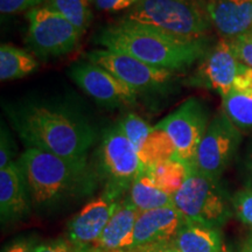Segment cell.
<instances>
[{"label": "cell", "mask_w": 252, "mask_h": 252, "mask_svg": "<svg viewBox=\"0 0 252 252\" xmlns=\"http://www.w3.org/2000/svg\"><path fill=\"white\" fill-rule=\"evenodd\" d=\"M82 250L83 249L74 247L70 242L63 239L39 244L35 248V252H82Z\"/></svg>", "instance_id": "obj_31"}, {"label": "cell", "mask_w": 252, "mask_h": 252, "mask_svg": "<svg viewBox=\"0 0 252 252\" xmlns=\"http://www.w3.org/2000/svg\"><path fill=\"white\" fill-rule=\"evenodd\" d=\"M30 191L32 208L54 214L94 193L100 178L87 159H65L40 150L26 149L18 158Z\"/></svg>", "instance_id": "obj_2"}, {"label": "cell", "mask_w": 252, "mask_h": 252, "mask_svg": "<svg viewBox=\"0 0 252 252\" xmlns=\"http://www.w3.org/2000/svg\"><path fill=\"white\" fill-rule=\"evenodd\" d=\"M209 122L207 106L196 97H190L157 124L168 133L174 143L176 159L194 168L198 145Z\"/></svg>", "instance_id": "obj_10"}, {"label": "cell", "mask_w": 252, "mask_h": 252, "mask_svg": "<svg viewBox=\"0 0 252 252\" xmlns=\"http://www.w3.org/2000/svg\"><path fill=\"white\" fill-rule=\"evenodd\" d=\"M222 99L226 117L241 131L252 132V89L231 90Z\"/></svg>", "instance_id": "obj_23"}, {"label": "cell", "mask_w": 252, "mask_h": 252, "mask_svg": "<svg viewBox=\"0 0 252 252\" xmlns=\"http://www.w3.org/2000/svg\"><path fill=\"white\" fill-rule=\"evenodd\" d=\"M228 41L239 62L252 68V32Z\"/></svg>", "instance_id": "obj_28"}, {"label": "cell", "mask_w": 252, "mask_h": 252, "mask_svg": "<svg viewBox=\"0 0 252 252\" xmlns=\"http://www.w3.org/2000/svg\"><path fill=\"white\" fill-rule=\"evenodd\" d=\"M185 220V217L173 204L139 213L134 225L133 250L171 243Z\"/></svg>", "instance_id": "obj_14"}, {"label": "cell", "mask_w": 252, "mask_h": 252, "mask_svg": "<svg viewBox=\"0 0 252 252\" xmlns=\"http://www.w3.org/2000/svg\"><path fill=\"white\" fill-rule=\"evenodd\" d=\"M241 132L224 112H217L198 145L194 168L203 175L220 180L236 156L242 141Z\"/></svg>", "instance_id": "obj_9"}, {"label": "cell", "mask_w": 252, "mask_h": 252, "mask_svg": "<svg viewBox=\"0 0 252 252\" xmlns=\"http://www.w3.org/2000/svg\"><path fill=\"white\" fill-rule=\"evenodd\" d=\"M69 77L99 105L110 110L128 108L137 104L138 96L105 68L90 61L76 62L69 68Z\"/></svg>", "instance_id": "obj_11"}, {"label": "cell", "mask_w": 252, "mask_h": 252, "mask_svg": "<svg viewBox=\"0 0 252 252\" xmlns=\"http://www.w3.org/2000/svg\"><path fill=\"white\" fill-rule=\"evenodd\" d=\"M32 202L18 161L0 169V219L2 224L17 222L30 215Z\"/></svg>", "instance_id": "obj_16"}, {"label": "cell", "mask_w": 252, "mask_h": 252, "mask_svg": "<svg viewBox=\"0 0 252 252\" xmlns=\"http://www.w3.org/2000/svg\"><path fill=\"white\" fill-rule=\"evenodd\" d=\"M82 252H97V251L94 250L93 248H87V249H83V250H82Z\"/></svg>", "instance_id": "obj_37"}, {"label": "cell", "mask_w": 252, "mask_h": 252, "mask_svg": "<svg viewBox=\"0 0 252 252\" xmlns=\"http://www.w3.org/2000/svg\"><path fill=\"white\" fill-rule=\"evenodd\" d=\"M119 128L123 131L128 140L139 151L151 133L153 126H151L141 116L135 112H126L117 122Z\"/></svg>", "instance_id": "obj_25"}, {"label": "cell", "mask_w": 252, "mask_h": 252, "mask_svg": "<svg viewBox=\"0 0 252 252\" xmlns=\"http://www.w3.org/2000/svg\"><path fill=\"white\" fill-rule=\"evenodd\" d=\"M94 41L102 48L125 53L153 67L175 72L200 62L212 48L208 36H176L123 19L100 30Z\"/></svg>", "instance_id": "obj_3"}, {"label": "cell", "mask_w": 252, "mask_h": 252, "mask_svg": "<svg viewBox=\"0 0 252 252\" xmlns=\"http://www.w3.org/2000/svg\"><path fill=\"white\" fill-rule=\"evenodd\" d=\"M234 213L244 224L252 228V189L245 187L231 197Z\"/></svg>", "instance_id": "obj_26"}, {"label": "cell", "mask_w": 252, "mask_h": 252, "mask_svg": "<svg viewBox=\"0 0 252 252\" xmlns=\"http://www.w3.org/2000/svg\"><path fill=\"white\" fill-rule=\"evenodd\" d=\"M132 252H180L178 249L175 248V245L171 243H162V244H156V245H150V247H144L135 249Z\"/></svg>", "instance_id": "obj_33"}, {"label": "cell", "mask_w": 252, "mask_h": 252, "mask_svg": "<svg viewBox=\"0 0 252 252\" xmlns=\"http://www.w3.org/2000/svg\"><path fill=\"white\" fill-rule=\"evenodd\" d=\"M141 165L145 169L167 160L176 159V149L168 133L156 124L145 140L143 147L138 151Z\"/></svg>", "instance_id": "obj_21"}, {"label": "cell", "mask_w": 252, "mask_h": 252, "mask_svg": "<svg viewBox=\"0 0 252 252\" xmlns=\"http://www.w3.org/2000/svg\"><path fill=\"white\" fill-rule=\"evenodd\" d=\"M36 245L32 239L18 238L2 249V252H35Z\"/></svg>", "instance_id": "obj_32"}, {"label": "cell", "mask_w": 252, "mask_h": 252, "mask_svg": "<svg viewBox=\"0 0 252 252\" xmlns=\"http://www.w3.org/2000/svg\"><path fill=\"white\" fill-rule=\"evenodd\" d=\"M123 196L117 191L104 188L99 196L90 200L69 220L68 242L78 249L93 248L113 214L121 207Z\"/></svg>", "instance_id": "obj_12"}, {"label": "cell", "mask_w": 252, "mask_h": 252, "mask_svg": "<svg viewBox=\"0 0 252 252\" xmlns=\"http://www.w3.org/2000/svg\"><path fill=\"white\" fill-rule=\"evenodd\" d=\"M26 43L40 60L70 54L77 48L82 34L55 9L42 5L26 13Z\"/></svg>", "instance_id": "obj_8"}, {"label": "cell", "mask_w": 252, "mask_h": 252, "mask_svg": "<svg viewBox=\"0 0 252 252\" xmlns=\"http://www.w3.org/2000/svg\"><path fill=\"white\" fill-rule=\"evenodd\" d=\"M15 143L8 127L1 123L0 130V169L7 167L9 163L17 161L15 158Z\"/></svg>", "instance_id": "obj_27"}, {"label": "cell", "mask_w": 252, "mask_h": 252, "mask_svg": "<svg viewBox=\"0 0 252 252\" xmlns=\"http://www.w3.org/2000/svg\"><path fill=\"white\" fill-rule=\"evenodd\" d=\"M37 68L39 61L34 54L8 43L0 46V80L2 82L24 78L34 74Z\"/></svg>", "instance_id": "obj_19"}, {"label": "cell", "mask_w": 252, "mask_h": 252, "mask_svg": "<svg viewBox=\"0 0 252 252\" xmlns=\"http://www.w3.org/2000/svg\"><path fill=\"white\" fill-rule=\"evenodd\" d=\"M121 19L182 37L207 36L212 27L203 6L194 0H139Z\"/></svg>", "instance_id": "obj_4"}, {"label": "cell", "mask_w": 252, "mask_h": 252, "mask_svg": "<svg viewBox=\"0 0 252 252\" xmlns=\"http://www.w3.org/2000/svg\"><path fill=\"white\" fill-rule=\"evenodd\" d=\"M138 214V210L124 198L121 207L104 228L98 241L94 243V250L97 252H132Z\"/></svg>", "instance_id": "obj_17"}, {"label": "cell", "mask_w": 252, "mask_h": 252, "mask_svg": "<svg viewBox=\"0 0 252 252\" xmlns=\"http://www.w3.org/2000/svg\"><path fill=\"white\" fill-rule=\"evenodd\" d=\"M47 0H0L1 15H15L39 7L46 4Z\"/></svg>", "instance_id": "obj_29"}, {"label": "cell", "mask_w": 252, "mask_h": 252, "mask_svg": "<svg viewBox=\"0 0 252 252\" xmlns=\"http://www.w3.org/2000/svg\"><path fill=\"white\" fill-rule=\"evenodd\" d=\"M104 188L124 195L145 168L138 151L123 133L117 123L109 126L99 137L97 163L94 166Z\"/></svg>", "instance_id": "obj_7"}, {"label": "cell", "mask_w": 252, "mask_h": 252, "mask_svg": "<svg viewBox=\"0 0 252 252\" xmlns=\"http://www.w3.org/2000/svg\"><path fill=\"white\" fill-rule=\"evenodd\" d=\"M86 59L109 70L139 97L166 96L173 90L178 78L175 71L153 67L133 56L115 50H90L86 54Z\"/></svg>", "instance_id": "obj_6"}, {"label": "cell", "mask_w": 252, "mask_h": 252, "mask_svg": "<svg viewBox=\"0 0 252 252\" xmlns=\"http://www.w3.org/2000/svg\"><path fill=\"white\" fill-rule=\"evenodd\" d=\"M186 220L220 229L234 213L231 197L220 180L191 168L180 190L172 197Z\"/></svg>", "instance_id": "obj_5"}, {"label": "cell", "mask_w": 252, "mask_h": 252, "mask_svg": "<svg viewBox=\"0 0 252 252\" xmlns=\"http://www.w3.org/2000/svg\"><path fill=\"white\" fill-rule=\"evenodd\" d=\"M220 252H232L231 249H230L228 245H226L225 243H223V247H222V250H220Z\"/></svg>", "instance_id": "obj_36"}, {"label": "cell", "mask_w": 252, "mask_h": 252, "mask_svg": "<svg viewBox=\"0 0 252 252\" xmlns=\"http://www.w3.org/2000/svg\"><path fill=\"white\" fill-rule=\"evenodd\" d=\"M242 252H252V232L245 238L243 247H242Z\"/></svg>", "instance_id": "obj_35"}, {"label": "cell", "mask_w": 252, "mask_h": 252, "mask_svg": "<svg viewBox=\"0 0 252 252\" xmlns=\"http://www.w3.org/2000/svg\"><path fill=\"white\" fill-rule=\"evenodd\" d=\"M139 0H93L94 7L103 12L128 11Z\"/></svg>", "instance_id": "obj_30"}, {"label": "cell", "mask_w": 252, "mask_h": 252, "mask_svg": "<svg viewBox=\"0 0 252 252\" xmlns=\"http://www.w3.org/2000/svg\"><path fill=\"white\" fill-rule=\"evenodd\" d=\"M4 111L26 149L65 159H87L98 139L89 116L65 100L23 99L5 104Z\"/></svg>", "instance_id": "obj_1"}, {"label": "cell", "mask_w": 252, "mask_h": 252, "mask_svg": "<svg viewBox=\"0 0 252 252\" xmlns=\"http://www.w3.org/2000/svg\"><path fill=\"white\" fill-rule=\"evenodd\" d=\"M220 229L185 220L173 244L180 252H220L223 247Z\"/></svg>", "instance_id": "obj_18"}, {"label": "cell", "mask_w": 252, "mask_h": 252, "mask_svg": "<svg viewBox=\"0 0 252 252\" xmlns=\"http://www.w3.org/2000/svg\"><path fill=\"white\" fill-rule=\"evenodd\" d=\"M45 5L67 19L82 35L93 21V0H47Z\"/></svg>", "instance_id": "obj_24"}, {"label": "cell", "mask_w": 252, "mask_h": 252, "mask_svg": "<svg viewBox=\"0 0 252 252\" xmlns=\"http://www.w3.org/2000/svg\"><path fill=\"white\" fill-rule=\"evenodd\" d=\"M244 171H245V178H247V187L252 189V146L250 150L247 152L244 160Z\"/></svg>", "instance_id": "obj_34"}, {"label": "cell", "mask_w": 252, "mask_h": 252, "mask_svg": "<svg viewBox=\"0 0 252 252\" xmlns=\"http://www.w3.org/2000/svg\"><path fill=\"white\" fill-rule=\"evenodd\" d=\"M127 193L125 200L132 204L138 213L149 212L172 204V196L160 190L146 171H143L138 175Z\"/></svg>", "instance_id": "obj_20"}, {"label": "cell", "mask_w": 252, "mask_h": 252, "mask_svg": "<svg viewBox=\"0 0 252 252\" xmlns=\"http://www.w3.org/2000/svg\"><path fill=\"white\" fill-rule=\"evenodd\" d=\"M190 167L180 160L172 159L145 169L160 190L173 197L187 180Z\"/></svg>", "instance_id": "obj_22"}, {"label": "cell", "mask_w": 252, "mask_h": 252, "mask_svg": "<svg viewBox=\"0 0 252 252\" xmlns=\"http://www.w3.org/2000/svg\"><path fill=\"white\" fill-rule=\"evenodd\" d=\"M203 9L223 39L252 32V0H206Z\"/></svg>", "instance_id": "obj_15"}, {"label": "cell", "mask_w": 252, "mask_h": 252, "mask_svg": "<svg viewBox=\"0 0 252 252\" xmlns=\"http://www.w3.org/2000/svg\"><path fill=\"white\" fill-rule=\"evenodd\" d=\"M239 65L241 62L236 58L228 39H220L212 46L185 83L189 87L215 91L223 98L234 87Z\"/></svg>", "instance_id": "obj_13"}]
</instances>
